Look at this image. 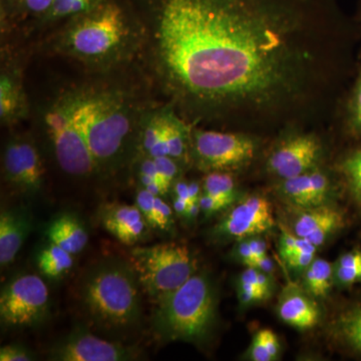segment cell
Returning <instances> with one entry per match:
<instances>
[{"instance_id":"cell-27","label":"cell","mask_w":361,"mask_h":361,"mask_svg":"<svg viewBox=\"0 0 361 361\" xmlns=\"http://www.w3.org/2000/svg\"><path fill=\"white\" fill-rule=\"evenodd\" d=\"M336 329L341 341L361 355V302L348 308L339 316Z\"/></svg>"},{"instance_id":"cell-15","label":"cell","mask_w":361,"mask_h":361,"mask_svg":"<svg viewBox=\"0 0 361 361\" xmlns=\"http://www.w3.org/2000/svg\"><path fill=\"white\" fill-rule=\"evenodd\" d=\"M30 103L20 66L13 63L2 65L0 75V121L4 126H14L30 115Z\"/></svg>"},{"instance_id":"cell-43","label":"cell","mask_w":361,"mask_h":361,"mask_svg":"<svg viewBox=\"0 0 361 361\" xmlns=\"http://www.w3.org/2000/svg\"><path fill=\"white\" fill-rule=\"evenodd\" d=\"M173 197L180 199V200L186 201L188 203H195L192 200L191 195H190L189 183L185 180L177 179L174 184L172 185Z\"/></svg>"},{"instance_id":"cell-18","label":"cell","mask_w":361,"mask_h":361,"mask_svg":"<svg viewBox=\"0 0 361 361\" xmlns=\"http://www.w3.org/2000/svg\"><path fill=\"white\" fill-rule=\"evenodd\" d=\"M32 229V219L25 208H14L0 214V264H11Z\"/></svg>"},{"instance_id":"cell-34","label":"cell","mask_w":361,"mask_h":361,"mask_svg":"<svg viewBox=\"0 0 361 361\" xmlns=\"http://www.w3.org/2000/svg\"><path fill=\"white\" fill-rule=\"evenodd\" d=\"M348 127L351 135L361 139V70L353 94L349 99Z\"/></svg>"},{"instance_id":"cell-13","label":"cell","mask_w":361,"mask_h":361,"mask_svg":"<svg viewBox=\"0 0 361 361\" xmlns=\"http://www.w3.org/2000/svg\"><path fill=\"white\" fill-rule=\"evenodd\" d=\"M320 151L322 148L315 137L299 135L273 152L268 160V170L282 180L305 174L314 167Z\"/></svg>"},{"instance_id":"cell-16","label":"cell","mask_w":361,"mask_h":361,"mask_svg":"<svg viewBox=\"0 0 361 361\" xmlns=\"http://www.w3.org/2000/svg\"><path fill=\"white\" fill-rule=\"evenodd\" d=\"M104 229L126 245H135L146 235L148 223L137 205L108 204L99 212Z\"/></svg>"},{"instance_id":"cell-38","label":"cell","mask_w":361,"mask_h":361,"mask_svg":"<svg viewBox=\"0 0 361 361\" xmlns=\"http://www.w3.org/2000/svg\"><path fill=\"white\" fill-rule=\"evenodd\" d=\"M315 259V252L301 251L283 258L285 263L294 270H305Z\"/></svg>"},{"instance_id":"cell-6","label":"cell","mask_w":361,"mask_h":361,"mask_svg":"<svg viewBox=\"0 0 361 361\" xmlns=\"http://www.w3.org/2000/svg\"><path fill=\"white\" fill-rule=\"evenodd\" d=\"M75 87L61 90L45 104L42 125L59 168L73 177H90L97 169L75 121Z\"/></svg>"},{"instance_id":"cell-20","label":"cell","mask_w":361,"mask_h":361,"mask_svg":"<svg viewBox=\"0 0 361 361\" xmlns=\"http://www.w3.org/2000/svg\"><path fill=\"white\" fill-rule=\"evenodd\" d=\"M47 237L51 243L75 255L80 253L89 241L87 229L80 220L71 214H63L49 223Z\"/></svg>"},{"instance_id":"cell-14","label":"cell","mask_w":361,"mask_h":361,"mask_svg":"<svg viewBox=\"0 0 361 361\" xmlns=\"http://www.w3.org/2000/svg\"><path fill=\"white\" fill-rule=\"evenodd\" d=\"M345 225L343 211L336 207L322 205L304 209L294 222L293 233L318 248Z\"/></svg>"},{"instance_id":"cell-36","label":"cell","mask_w":361,"mask_h":361,"mask_svg":"<svg viewBox=\"0 0 361 361\" xmlns=\"http://www.w3.org/2000/svg\"><path fill=\"white\" fill-rule=\"evenodd\" d=\"M155 161L157 169L160 173L161 179L166 183L169 188H172L176 180L179 177L180 168L179 161L174 160L169 156L156 157L153 158Z\"/></svg>"},{"instance_id":"cell-1","label":"cell","mask_w":361,"mask_h":361,"mask_svg":"<svg viewBox=\"0 0 361 361\" xmlns=\"http://www.w3.org/2000/svg\"><path fill=\"white\" fill-rule=\"evenodd\" d=\"M145 26L161 85L179 99L215 106L272 87L284 25L322 0H153Z\"/></svg>"},{"instance_id":"cell-28","label":"cell","mask_w":361,"mask_h":361,"mask_svg":"<svg viewBox=\"0 0 361 361\" xmlns=\"http://www.w3.org/2000/svg\"><path fill=\"white\" fill-rule=\"evenodd\" d=\"M334 283L351 287L361 283V249H353L342 254L334 264Z\"/></svg>"},{"instance_id":"cell-12","label":"cell","mask_w":361,"mask_h":361,"mask_svg":"<svg viewBox=\"0 0 361 361\" xmlns=\"http://www.w3.org/2000/svg\"><path fill=\"white\" fill-rule=\"evenodd\" d=\"M137 355L135 349L106 341L85 331L77 330L51 350V360L59 361H125Z\"/></svg>"},{"instance_id":"cell-19","label":"cell","mask_w":361,"mask_h":361,"mask_svg":"<svg viewBox=\"0 0 361 361\" xmlns=\"http://www.w3.org/2000/svg\"><path fill=\"white\" fill-rule=\"evenodd\" d=\"M169 106L146 109L142 113L137 135V154L140 157L168 156L166 145V123Z\"/></svg>"},{"instance_id":"cell-29","label":"cell","mask_w":361,"mask_h":361,"mask_svg":"<svg viewBox=\"0 0 361 361\" xmlns=\"http://www.w3.org/2000/svg\"><path fill=\"white\" fill-rule=\"evenodd\" d=\"M106 0H54L51 9L42 18L40 23H54L59 20H66L73 16L87 13L96 8Z\"/></svg>"},{"instance_id":"cell-23","label":"cell","mask_w":361,"mask_h":361,"mask_svg":"<svg viewBox=\"0 0 361 361\" xmlns=\"http://www.w3.org/2000/svg\"><path fill=\"white\" fill-rule=\"evenodd\" d=\"M54 0H1V25L11 27L13 23L37 20L42 21Z\"/></svg>"},{"instance_id":"cell-24","label":"cell","mask_w":361,"mask_h":361,"mask_svg":"<svg viewBox=\"0 0 361 361\" xmlns=\"http://www.w3.org/2000/svg\"><path fill=\"white\" fill-rule=\"evenodd\" d=\"M304 287L316 298H323L334 284V265L324 259H314L304 270Z\"/></svg>"},{"instance_id":"cell-30","label":"cell","mask_w":361,"mask_h":361,"mask_svg":"<svg viewBox=\"0 0 361 361\" xmlns=\"http://www.w3.org/2000/svg\"><path fill=\"white\" fill-rule=\"evenodd\" d=\"M203 193L210 195L233 205L236 201L237 193L234 179L231 175L222 171L209 172L204 178Z\"/></svg>"},{"instance_id":"cell-33","label":"cell","mask_w":361,"mask_h":361,"mask_svg":"<svg viewBox=\"0 0 361 361\" xmlns=\"http://www.w3.org/2000/svg\"><path fill=\"white\" fill-rule=\"evenodd\" d=\"M258 270L254 267H247L246 270L242 272L238 280V298L240 302L243 305L260 302L265 300L268 297L264 292L259 288L257 284Z\"/></svg>"},{"instance_id":"cell-47","label":"cell","mask_w":361,"mask_h":361,"mask_svg":"<svg viewBox=\"0 0 361 361\" xmlns=\"http://www.w3.org/2000/svg\"><path fill=\"white\" fill-rule=\"evenodd\" d=\"M192 204L193 203H188L186 201H183L180 199L173 197V209H174V212L177 215L180 216V217L187 218L188 219V215H189Z\"/></svg>"},{"instance_id":"cell-7","label":"cell","mask_w":361,"mask_h":361,"mask_svg":"<svg viewBox=\"0 0 361 361\" xmlns=\"http://www.w3.org/2000/svg\"><path fill=\"white\" fill-rule=\"evenodd\" d=\"M130 255L140 284L156 302L179 288L196 272L193 255L180 244L137 247Z\"/></svg>"},{"instance_id":"cell-40","label":"cell","mask_w":361,"mask_h":361,"mask_svg":"<svg viewBox=\"0 0 361 361\" xmlns=\"http://www.w3.org/2000/svg\"><path fill=\"white\" fill-rule=\"evenodd\" d=\"M249 356H250L251 360L254 361L273 360L259 332L256 334L253 341H252L250 349H249Z\"/></svg>"},{"instance_id":"cell-5","label":"cell","mask_w":361,"mask_h":361,"mask_svg":"<svg viewBox=\"0 0 361 361\" xmlns=\"http://www.w3.org/2000/svg\"><path fill=\"white\" fill-rule=\"evenodd\" d=\"M213 287L203 274L192 275L179 288L157 301L154 329L169 341H199L215 319Z\"/></svg>"},{"instance_id":"cell-42","label":"cell","mask_w":361,"mask_h":361,"mask_svg":"<svg viewBox=\"0 0 361 361\" xmlns=\"http://www.w3.org/2000/svg\"><path fill=\"white\" fill-rule=\"evenodd\" d=\"M234 254L240 262L243 263L247 267H252L254 261H255V257H254L250 245H249L248 239L239 240L238 245L235 248Z\"/></svg>"},{"instance_id":"cell-4","label":"cell","mask_w":361,"mask_h":361,"mask_svg":"<svg viewBox=\"0 0 361 361\" xmlns=\"http://www.w3.org/2000/svg\"><path fill=\"white\" fill-rule=\"evenodd\" d=\"M139 284L132 265L118 260L104 261L87 271L82 278L80 297L97 326L121 331L139 322Z\"/></svg>"},{"instance_id":"cell-25","label":"cell","mask_w":361,"mask_h":361,"mask_svg":"<svg viewBox=\"0 0 361 361\" xmlns=\"http://www.w3.org/2000/svg\"><path fill=\"white\" fill-rule=\"evenodd\" d=\"M73 265V254L56 244L49 243L37 256V267L44 276L51 279L63 277Z\"/></svg>"},{"instance_id":"cell-46","label":"cell","mask_w":361,"mask_h":361,"mask_svg":"<svg viewBox=\"0 0 361 361\" xmlns=\"http://www.w3.org/2000/svg\"><path fill=\"white\" fill-rule=\"evenodd\" d=\"M252 267L256 268V269L262 271V272L267 273V274L270 275L272 274L273 271H274V264H273L272 260H271L267 255L256 259Z\"/></svg>"},{"instance_id":"cell-3","label":"cell","mask_w":361,"mask_h":361,"mask_svg":"<svg viewBox=\"0 0 361 361\" xmlns=\"http://www.w3.org/2000/svg\"><path fill=\"white\" fill-rule=\"evenodd\" d=\"M145 25L115 0L66 20L54 35L52 49L92 71L125 66L146 44Z\"/></svg>"},{"instance_id":"cell-32","label":"cell","mask_w":361,"mask_h":361,"mask_svg":"<svg viewBox=\"0 0 361 361\" xmlns=\"http://www.w3.org/2000/svg\"><path fill=\"white\" fill-rule=\"evenodd\" d=\"M137 179L141 185L140 187L156 196H165L170 191V188L161 179L155 161L149 157H141L137 161Z\"/></svg>"},{"instance_id":"cell-22","label":"cell","mask_w":361,"mask_h":361,"mask_svg":"<svg viewBox=\"0 0 361 361\" xmlns=\"http://www.w3.org/2000/svg\"><path fill=\"white\" fill-rule=\"evenodd\" d=\"M135 205L140 209L147 223L152 228L169 231L174 224V209L161 196H156L144 188H139L135 195Z\"/></svg>"},{"instance_id":"cell-21","label":"cell","mask_w":361,"mask_h":361,"mask_svg":"<svg viewBox=\"0 0 361 361\" xmlns=\"http://www.w3.org/2000/svg\"><path fill=\"white\" fill-rule=\"evenodd\" d=\"M277 310L280 319L301 330L312 329L320 320V311L316 303L297 291L285 294Z\"/></svg>"},{"instance_id":"cell-44","label":"cell","mask_w":361,"mask_h":361,"mask_svg":"<svg viewBox=\"0 0 361 361\" xmlns=\"http://www.w3.org/2000/svg\"><path fill=\"white\" fill-rule=\"evenodd\" d=\"M248 241L252 253H253V256L255 257V260L256 259L267 255V245H266L264 240L254 236L248 239Z\"/></svg>"},{"instance_id":"cell-11","label":"cell","mask_w":361,"mask_h":361,"mask_svg":"<svg viewBox=\"0 0 361 361\" xmlns=\"http://www.w3.org/2000/svg\"><path fill=\"white\" fill-rule=\"evenodd\" d=\"M274 224L269 202L253 195L233 206L214 231L221 238L242 240L267 232Z\"/></svg>"},{"instance_id":"cell-48","label":"cell","mask_w":361,"mask_h":361,"mask_svg":"<svg viewBox=\"0 0 361 361\" xmlns=\"http://www.w3.org/2000/svg\"><path fill=\"white\" fill-rule=\"evenodd\" d=\"M360 18H361V4H360Z\"/></svg>"},{"instance_id":"cell-8","label":"cell","mask_w":361,"mask_h":361,"mask_svg":"<svg viewBox=\"0 0 361 361\" xmlns=\"http://www.w3.org/2000/svg\"><path fill=\"white\" fill-rule=\"evenodd\" d=\"M49 292L42 278L23 274L9 280L0 294V319L11 327H28L44 319Z\"/></svg>"},{"instance_id":"cell-41","label":"cell","mask_w":361,"mask_h":361,"mask_svg":"<svg viewBox=\"0 0 361 361\" xmlns=\"http://www.w3.org/2000/svg\"><path fill=\"white\" fill-rule=\"evenodd\" d=\"M259 334L264 342L266 348H267L268 353H270L272 360H276L280 353V343L276 334L270 329L260 330Z\"/></svg>"},{"instance_id":"cell-39","label":"cell","mask_w":361,"mask_h":361,"mask_svg":"<svg viewBox=\"0 0 361 361\" xmlns=\"http://www.w3.org/2000/svg\"><path fill=\"white\" fill-rule=\"evenodd\" d=\"M198 204L200 206L201 213L206 216L213 215V214L220 212V211L231 206L227 202L220 200V199L215 198V197L206 193L201 195Z\"/></svg>"},{"instance_id":"cell-17","label":"cell","mask_w":361,"mask_h":361,"mask_svg":"<svg viewBox=\"0 0 361 361\" xmlns=\"http://www.w3.org/2000/svg\"><path fill=\"white\" fill-rule=\"evenodd\" d=\"M330 190L329 178L318 170L283 180L281 184L282 194L287 200L303 210L324 205Z\"/></svg>"},{"instance_id":"cell-26","label":"cell","mask_w":361,"mask_h":361,"mask_svg":"<svg viewBox=\"0 0 361 361\" xmlns=\"http://www.w3.org/2000/svg\"><path fill=\"white\" fill-rule=\"evenodd\" d=\"M189 130L184 123L169 108L166 123V145L168 156L180 161L185 160L189 151Z\"/></svg>"},{"instance_id":"cell-31","label":"cell","mask_w":361,"mask_h":361,"mask_svg":"<svg viewBox=\"0 0 361 361\" xmlns=\"http://www.w3.org/2000/svg\"><path fill=\"white\" fill-rule=\"evenodd\" d=\"M341 170L349 197L361 211V148L345 157L342 161Z\"/></svg>"},{"instance_id":"cell-9","label":"cell","mask_w":361,"mask_h":361,"mask_svg":"<svg viewBox=\"0 0 361 361\" xmlns=\"http://www.w3.org/2000/svg\"><path fill=\"white\" fill-rule=\"evenodd\" d=\"M192 153L199 167L207 172L236 170L255 155L250 137L216 130H196L191 139Z\"/></svg>"},{"instance_id":"cell-35","label":"cell","mask_w":361,"mask_h":361,"mask_svg":"<svg viewBox=\"0 0 361 361\" xmlns=\"http://www.w3.org/2000/svg\"><path fill=\"white\" fill-rule=\"evenodd\" d=\"M280 255L282 258L290 255L295 252L312 251L316 252L317 247L311 244L306 239L297 236L294 233L282 230L281 236L279 242Z\"/></svg>"},{"instance_id":"cell-2","label":"cell","mask_w":361,"mask_h":361,"mask_svg":"<svg viewBox=\"0 0 361 361\" xmlns=\"http://www.w3.org/2000/svg\"><path fill=\"white\" fill-rule=\"evenodd\" d=\"M75 121L84 135L97 173H113L137 153L144 111L132 92L116 85L75 87Z\"/></svg>"},{"instance_id":"cell-45","label":"cell","mask_w":361,"mask_h":361,"mask_svg":"<svg viewBox=\"0 0 361 361\" xmlns=\"http://www.w3.org/2000/svg\"><path fill=\"white\" fill-rule=\"evenodd\" d=\"M257 284L259 288L264 292L265 295L269 297L271 290H272V282H271V275L267 273L259 271L257 272Z\"/></svg>"},{"instance_id":"cell-37","label":"cell","mask_w":361,"mask_h":361,"mask_svg":"<svg viewBox=\"0 0 361 361\" xmlns=\"http://www.w3.org/2000/svg\"><path fill=\"white\" fill-rule=\"evenodd\" d=\"M30 351L18 344H9L0 349V360L1 361H30L33 360Z\"/></svg>"},{"instance_id":"cell-10","label":"cell","mask_w":361,"mask_h":361,"mask_svg":"<svg viewBox=\"0 0 361 361\" xmlns=\"http://www.w3.org/2000/svg\"><path fill=\"white\" fill-rule=\"evenodd\" d=\"M2 173L11 187L35 194L44 182V161L32 137L18 135L11 137L2 154Z\"/></svg>"}]
</instances>
